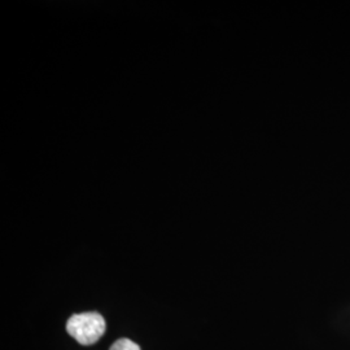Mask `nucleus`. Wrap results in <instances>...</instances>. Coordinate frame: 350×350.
Wrapping results in <instances>:
<instances>
[{
	"instance_id": "2",
	"label": "nucleus",
	"mask_w": 350,
	"mask_h": 350,
	"mask_svg": "<svg viewBox=\"0 0 350 350\" xmlns=\"http://www.w3.org/2000/svg\"><path fill=\"white\" fill-rule=\"evenodd\" d=\"M109 350H140V347L130 338H120L113 344Z\"/></svg>"
},
{
	"instance_id": "1",
	"label": "nucleus",
	"mask_w": 350,
	"mask_h": 350,
	"mask_svg": "<svg viewBox=\"0 0 350 350\" xmlns=\"http://www.w3.org/2000/svg\"><path fill=\"white\" fill-rule=\"evenodd\" d=\"M107 323L95 312L75 314L66 323L68 334L82 345H92L105 334Z\"/></svg>"
}]
</instances>
